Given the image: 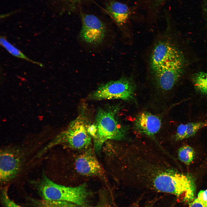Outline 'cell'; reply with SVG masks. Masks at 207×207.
<instances>
[{
  "label": "cell",
  "instance_id": "obj_12",
  "mask_svg": "<svg viewBox=\"0 0 207 207\" xmlns=\"http://www.w3.org/2000/svg\"><path fill=\"white\" fill-rule=\"evenodd\" d=\"M168 0H137L135 9L145 12L152 18H157L166 2Z\"/></svg>",
  "mask_w": 207,
  "mask_h": 207
},
{
  "label": "cell",
  "instance_id": "obj_5",
  "mask_svg": "<svg viewBox=\"0 0 207 207\" xmlns=\"http://www.w3.org/2000/svg\"><path fill=\"white\" fill-rule=\"evenodd\" d=\"M184 68L185 62L183 56L152 70L157 87L163 91L171 90L181 76Z\"/></svg>",
  "mask_w": 207,
  "mask_h": 207
},
{
  "label": "cell",
  "instance_id": "obj_19",
  "mask_svg": "<svg viewBox=\"0 0 207 207\" xmlns=\"http://www.w3.org/2000/svg\"><path fill=\"white\" fill-rule=\"evenodd\" d=\"M188 207H207V205L197 198L189 203Z\"/></svg>",
  "mask_w": 207,
  "mask_h": 207
},
{
  "label": "cell",
  "instance_id": "obj_7",
  "mask_svg": "<svg viewBox=\"0 0 207 207\" xmlns=\"http://www.w3.org/2000/svg\"><path fill=\"white\" fill-rule=\"evenodd\" d=\"M82 27L80 37L83 41L90 45H99L103 41L107 33L105 23L96 16L82 14Z\"/></svg>",
  "mask_w": 207,
  "mask_h": 207
},
{
  "label": "cell",
  "instance_id": "obj_20",
  "mask_svg": "<svg viewBox=\"0 0 207 207\" xmlns=\"http://www.w3.org/2000/svg\"><path fill=\"white\" fill-rule=\"evenodd\" d=\"M197 198L207 205V188L200 191L198 194Z\"/></svg>",
  "mask_w": 207,
  "mask_h": 207
},
{
  "label": "cell",
  "instance_id": "obj_2",
  "mask_svg": "<svg viewBox=\"0 0 207 207\" xmlns=\"http://www.w3.org/2000/svg\"><path fill=\"white\" fill-rule=\"evenodd\" d=\"M89 125L87 118L83 111L67 128L57 136L44 150L57 145H62L76 150H87L91 144L92 140L88 131Z\"/></svg>",
  "mask_w": 207,
  "mask_h": 207
},
{
  "label": "cell",
  "instance_id": "obj_16",
  "mask_svg": "<svg viewBox=\"0 0 207 207\" xmlns=\"http://www.w3.org/2000/svg\"><path fill=\"white\" fill-rule=\"evenodd\" d=\"M41 207H109L108 205L100 204L95 206L80 205L70 202L51 201L43 200L40 202Z\"/></svg>",
  "mask_w": 207,
  "mask_h": 207
},
{
  "label": "cell",
  "instance_id": "obj_11",
  "mask_svg": "<svg viewBox=\"0 0 207 207\" xmlns=\"http://www.w3.org/2000/svg\"><path fill=\"white\" fill-rule=\"evenodd\" d=\"M106 9L110 16L120 26L128 22L133 12V9H131L126 4L114 0L108 3Z\"/></svg>",
  "mask_w": 207,
  "mask_h": 207
},
{
  "label": "cell",
  "instance_id": "obj_10",
  "mask_svg": "<svg viewBox=\"0 0 207 207\" xmlns=\"http://www.w3.org/2000/svg\"><path fill=\"white\" fill-rule=\"evenodd\" d=\"M161 120L158 116L144 112L137 117L135 122L136 130L140 133L154 138L161 127Z\"/></svg>",
  "mask_w": 207,
  "mask_h": 207
},
{
  "label": "cell",
  "instance_id": "obj_22",
  "mask_svg": "<svg viewBox=\"0 0 207 207\" xmlns=\"http://www.w3.org/2000/svg\"><path fill=\"white\" fill-rule=\"evenodd\" d=\"M133 207H137L136 206H135Z\"/></svg>",
  "mask_w": 207,
  "mask_h": 207
},
{
  "label": "cell",
  "instance_id": "obj_17",
  "mask_svg": "<svg viewBox=\"0 0 207 207\" xmlns=\"http://www.w3.org/2000/svg\"><path fill=\"white\" fill-rule=\"evenodd\" d=\"M178 156L179 160L186 165H189L193 161L195 156V152L193 148L188 145L181 147L178 151Z\"/></svg>",
  "mask_w": 207,
  "mask_h": 207
},
{
  "label": "cell",
  "instance_id": "obj_6",
  "mask_svg": "<svg viewBox=\"0 0 207 207\" xmlns=\"http://www.w3.org/2000/svg\"><path fill=\"white\" fill-rule=\"evenodd\" d=\"M23 154L18 148L7 147L1 150L0 179L5 183L14 179L21 171Z\"/></svg>",
  "mask_w": 207,
  "mask_h": 207
},
{
  "label": "cell",
  "instance_id": "obj_18",
  "mask_svg": "<svg viewBox=\"0 0 207 207\" xmlns=\"http://www.w3.org/2000/svg\"><path fill=\"white\" fill-rule=\"evenodd\" d=\"M2 200L5 207H22L12 200L8 195L7 190L4 189L2 191Z\"/></svg>",
  "mask_w": 207,
  "mask_h": 207
},
{
  "label": "cell",
  "instance_id": "obj_3",
  "mask_svg": "<svg viewBox=\"0 0 207 207\" xmlns=\"http://www.w3.org/2000/svg\"><path fill=\"white\" fill-rule=\"evenodd\" d=\"M38 189L43 200L66 201L80 205L85 204L89 195L85 184L65 186L54 183L45 175L39 182Z\"/></svg>",
  "mask_w": 207,
  "mask_h": 207
},
{
  "label": "cell",
  "instance_id": "obj_14",
  "mask_svg": "<svg viewBox=\"0 0 207 207\" xmlns=\"http://www.w3.org/2000/svg\"><path fill=\"white\" fill-rule=\"evenodd\" d=\"M0 43L1 45L5 48L12 55L18 58L22 59L33 63L37 64L41 67L43 64L39 62L34 61L26 56L20 50L9 42L4 37L1 36Z\"/></svg>",
  "mask_w": 207,
  "mask_h": 207
},
{
  "label": "cell",
  "instance_id": "obj_4",
  "mask_svg": "<svg viewBox=\"0 0 207 207\" xmlns=\"http://www.w3.org/2000/svg\"><path fill=\"white\" fill-rule=\"evenodd\" d=\"M135 87L132 78L122 77L100 86L91 95L96 100L120 99L130 101L134 99Z\"/></svg>",
  "mask_w": 207,
  "mask_h": 207
},
{
  "label": "cell",
  "instance_id": "obj_13",
  "mask_svg": "<svg viewBox=\"0 0 207 207\" xmlns=\"http://www.w3.org/2000/svg\"><path fill=\"white\" fill-rule=\"evenodd\" d=\"M207 126V121L181 124L177 127L175 138L178 141L189 138L195 135L200 129Z\"/></svg>",
  "mask_w": 207,
  "mask_h": 207
},
{
  "label": "cell",
  "instance_id": "obj_15",
  "mask_svg": "<svg viewBox=\"0 0 207 207\" xmlns=\"http://www.w3.org/2000/svg\"><path fill=\"white\" fill-rule=\"evenodd\" d=\"M192 78L195 89L202 94L207 95V73L198 72L194 74Z\"/></svg>",
  "mask_w": 207,
  "mask_h": 207
},
{
  "label": "cell",
  "instance_id": "obj_8",
  "mask_svg": "<svg viewBox=\"0 0 207 207\" xmlns=\"http://www.w3.org/2000/svg\"><path fill=\"white\" fill-rule=\"evenodd\" d=\"M74 168L79 174L86 177H104L103 169L91 149L79 155L75 159Z\"/></svg>",
  "mask_w": 207,
  "mask_h": 207
},
{
  "label": "cell",
  "instance_id": "obj_1",
  "mask_svg": "<svg viewBox=\"0 0 207 207\" xmlns=\"http://www.w3.org/2000/svg\"><path fill=\"white\" fill-rule=\"evenodd\" d=\"M118 108L99 109L96 117V132L92 137L94 150H101L103 144L109 140H125L126 132L118 122L116 117Z\"/></svg>",
  "mask_w": 207,
  "mask_h": 207
},
{
  "label": "cell",
  "instance_id": "obj_21",
  "mask_svg": "<svg viewBox=\"0 0 207 207\" xmlns=\"http://www.w3.org/2000/svg\"><path fill=\"white\" fill-rule=\"evenodd\" d=\"M69 2L72 3H76L80 1L81 0H67Z\"/></svg>",
  "mask_w": 207,
  "mask_h": 207
},
{
  "label": "cell",
  "instance_id": "obj_9",
  "mask_svg": "<svg viewBox=\"0 0 207 207\" xmlns=\"http://www.w3.org/2000/svg\"><path fill=\"white\" fill-rule=\"evenodd\" d=\"M182 56L181 52L173 45L168 41H160L155 46L151 55V70H154L168 61Z\"/></svg>",
  "mask_w": 207,
  "mask_h": 207
}]
</instances>
